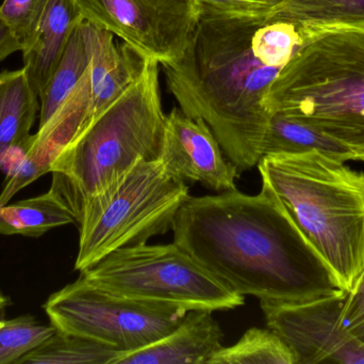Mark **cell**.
<instances>
[{
    "label": "cell",
    "mask_w": 364,
    "mask_h": 364,
    "mask_svg": "<svg viewBox=\"0 0 364 364\" xmlns=\"http://www.w3.org/2000/svg\"><path fill=\"white\" fill-rule=\"evenodd\" d=\"M305 42L301 26L264 15H200L186 51L160 64L186 115L203 119L237 172L262 157L265 95Z\"/></svg>",
    "instance_id": "cell-1"
},
{
    "label": "cell",
    "mask_w": 364,
    "mask_h": 364,
    "mask_svg": "<svg viewBox=\"0 0 364 364\" xmlns=\"http://www.w3.org/2000/svg\"><path fill=\"white\" fill-rule=\"evenodd\" d=\"M174 241L237 294L299 303L342 290L282 203L262 186L188 197L173 224Z\"/></svg>",
    "instance_id": "cell-2"
},
{
    "label": "cell",
    "mask_w": 364,
    "mask_h": 364,
    "mask_svg": "<svg viewBox=\"0 0 364 364\" xmlns=\"http://www.w3.org/2000/svg\"><path fill=\"white\" fill-rule=\"evenodd\" d=\"M257 166L262 186L350 291L364 269V172L318 151L264 155Z\"/></svg>",
    "instance_id": "cell-3"
},
{
    "label": "cell",
    "mask_w": 364,
    "mask_h": 364,
    "mask_svg": "<svg viewBox=\"0 0 364 364\" xmlns=\"http://www.w3.org/2000/svg\"><path fill=\"white\" fill-rule=\"evenodd\" d=\"M159 76V62L149 58L140 76L51 165V187L75 216L139 162L159 160L166 118Z\"/></svg>",
    "instance_id": "cell-4"
},
{
    "label": "cell",
    "mask_w": 364,
    "mask_h": 364,
    "mask_svg": "<svg viewBox=\"0 0 364 364\" xmlns=\"http://www.w3.org/2000/svg\"><path fill=\"white\" fill-rule=\"evenodd\" d=\"M264 104L271 115L316 128L364 162V30H326L306 38Z\"/></svg>",
    "instance_id": "cell-5"
},
{
    "label": "cell",
    "mask_w": 364,
    "mask_h": 364,
    "mask_svg": "<svg viewBox=\"0 0 364 364\" xmlns=\"http://www.w3.org/2000/svg\"><path fill=\"white\" fill-rule=\"evenodd\" d=\"M190 197L186 182L172 177L161 160H142L77 213L79 249L75 269L82 271L111 252L147 244L172 230Z\"/></svg>",
    "instance_id": "cell-6"
},
{
    "label": "cell",
    "mask_w": 364,
    "mask_h": 364,
    "mask_svg": "<svg viewBox=\"0 0 364 364\" xmlns=\"http://www.w3.org/2000/svg\"><path fill=\"white\" fill-rule=\"evenodd\" d=\"M80 277L117 296L192 310H231L245 303L178 244L129 246L111 252Z\"/></svg>",
    "instance_id": "cell-7"
},
{
    "label": "cell",
    "mask_w": 364,
    "mask_h": 364,
    "mask_svg": "<svg viewBox=\"0 0 364 364\" xmlns=\"http://www.w3.org/2000/svg\"><path fill=\"white\" fill-rule=\"evenodd\" d=\"M58 331L82 336L117 353L146 348L172 333L188 311L164 303L117 296L79 277L43 306Z\"/></svg>",
    "instance_id": "cell-8"
},
{
    "label": "cell",
    "mask_w": 364,
    "mask_h": 364,
    "mask_svg": "<svg viewBox=\"0 0 364 364\" xmlns=\"http://www.w3.org/2000/svg\"><path fill=\"white\" fill-rule=\"evenodd\" d=\"M82 21L160 64L186 51L199 15L194 0H76Z\"/></svg>",
    "instance_id": "cell-9"
},
{
    "label": "cell",
    "mask_w": 364,
    "mask_h": 364,
    "mask_svg": "<svg viewBox=\"0 0 364 364\" xmlns=\"http://www.w3.org/2000/svg\"><path fill=\"white\" fill-rule=\"evenodd\" d=\"M346 291L328 296L279 303L260 301L267 327L292 350L296 364L364 363V346L343 324Z\"/></svg>",
    "instance_id": "cell-10"
},
{
    "label": "cell",
    "mask_w": 364,
    "mask_h": 364,
    "mask_svg": "<svg viewBox=\"0 0 364 364\" xmlns=\"http://www.w3.org/2000/svg\"><path fill=\"white\" fill-rule=\"evenodd\" d=\"M91 122L92 94L89 68L80 83L55 115L42 128H38V132L31 135L21 147L11 152L2 162L4 165L9 158L16 157L6 169V182L0 194V207L8 204L19 190L50 172L51 165L60 154Z\"/></svg>",
    "instance_id": "cell-11"
},
{
    "label": "cell",
    "mask_w": 364,
    "mask_h": 364,
    "mask_svg": "<svg viewBox=\"0 0 364 364\" xmlns=\"http://www.w3.org/2000/svg\"><path fill=\"white\" fill-rule=\"evenodd\" d=\"M159 160L172 177L181 181L198 182L215 192L237 188L239 172L209 126L179 107L166 115Z\"/></svg>",
    "instance_id": "cell-12"
},
{
    "label": "cell",
    "mask_w": 364,
    "mask_h": 364,
    "mask_svg": "<svg viewBox=\"0 0 364 364\" xmlns=\"http://www.w3.org/2000/svg\"><path fill=\"white\" fill-rule=\"evenodd\" d=\"M89 47L92 121L110 106L144 70L149 58L126 43L117 44L107 30L81 21Z\"/></svg>",
    "instance_id": "cell-13"
},
{
    "label": "cell",
    "mask_w": 364,
    "mask_h": 364,
    "mask_svg": "<svg viewBox=\"0 0 364 364\" xmlns=\"http://www.w3.org/2000/svg\"><path fill=\"white\" fill-rule=\"evenodd\" d=\"M222 340L212 311L192 310L172 333L146 348L119 353L112 364H208Z\"/></svg>",
    "instance_id": "cell-14"
},
{
    "label": "cell",
    "mask_w": 364,
    "mask_h": 364,
    "mask_svg": "<svg viewBox=\"0 0 364 364\" xmlns=\"http://www.w3.org/2000/svg\"><path fill=\"white\" fill-rule=\"evenodd\" d=\"M82 21L76 0H46L34 31L21 47L23 68L40 96L57 68L66 43Z\"/></svg>",
    "instance_id": "cell-15"
},
{
    "label": "cell",
    "mask_w": 364,
    "mask_h": 364,
    "mask_svg": "<svg viewBox=\"0 0 364 364\" xmlns=\"http://www.w3.org/2000/svg\"><path fill=\"white\" fill-rule=\"evenodd\" d=\"M38 98L23 66L0 73V167L11 152L31 136L40 113Z\"/></svg>",
    "instance_id": "cell-16"
},
{
    "label": "cell",
    "mask_w": 364,
    "mask_h": 364,
    "mask_svg": "<svg viewBox=\"0 0 364 364\" xmlns=\"http://www.w3.org/2000/svg\"><path fill=\"white\" fill-rule=\"evenodd\" d=\"M267 16L297 24L306 38L326 30H364V0H282Z\"/></svg>",
    "instance_id": "cell-17"
},
{
    "label": "cell",
    "mask_w": 364,
    "mask_h": 364,
    "mask_svg": "<svg viewBox=\"0 0 364 364\" xmlns=\"http://www.w3.org/2000/svg\"><path fill=\"white\" fill-rule=\"evenodd\" d=\"M76 216L57 190L0 207V234L43 236L53 229L75 224Z\"/></svg>",
    "instance_id": "cell-18"
},
{
    "label": "cell",
    "mask_w": 364,
    "mask_h": 364,
    "mask_svg": "<svg viewBox=\"0 0 364 364\" xmlns=\"http://www.w3.org/2000/svg\"><path fill=\"white\" fill-rule=\"evenodd\" d=\"M318 151L340 162L356 160L354 154L316 128L282 113L269 119L262 145V156Z\"/></svg>",
    "instance_id": "cell-19"
},
{
    "label": "cell",
    "mask_w": 364,
    "mask_h": 364,
    "mask_svg": "<svg viewBox=\"0 0 364 364\" xmlns=\"http://www.w3.org/2000/svg\"><path fill=\"white\" fill-rule=\"evenodd\" d=\"M91 56L83 36L81 21L73 30L61 59L41 92L40 125L42 128L74 91L90 68Z\"/></svg>",
    "instance_id": "cell-20"
},
{
    "label": "cell",
    "mask_w": 364,
    "mask_h": 364,
    "mask_svg": "<svg viewBox=\"0 0 364 364\" xmlns=\"http://www.w3.org/2000/svg\"><path fill=\"white\" fill-rule=\"evenodd\" d=\"M117 354L106 344L55 329L16 364H112Z\"/></svg>",
    "instance_id": "cell-21"
},
{
    "label": "cell",
    "mask_w": 364,
    "mask_h": 364,
    "mask_svg": "<svg viewBox=\"0 0 364 364\" xmlns=\"http://www.w3.org/2000/svg\"><path fill=\"white\" fill-rule=\"evenodd\" d=\"M209 364H296L286 342L271 329H248L235 345L223 346Z\"/></svg>",
    "instance_id": "cell-22"
},
{
    "label": "cell",
    "mask_w": 364,
    "mask_h": 364,
    "mask_svg": "<svg viewBox=\"0 0 364 364\" xmlns=\"http://www.w3.org/2000/svg\"><path fill=\"white\" fill-rule=\"evenodd\" d=\"M55 331L53 325L41 324L30 314L11 320L0 318V364H16Z\"/></svg>",
    "instance_id": "cell-23"
},
{
    "label": "cell",
    "mask_w": 364,
    "mask_h": 364,
    "mask_svg": "<svg viewBox=\"0 0 364 364\" xmlns=\"http://www.w3.org/2000/svg\"><path fill=\"white\" fill-rule=\"evenodd\" d=\"M46 0H4L0 16L21 41V47L34 31Z\"/></svg>",
    "instance_id": "cell-24"
},
{
    "label": "cell",
    "mask_w": 364,
    "mask_h": 364,
    "mask_svg": "<svg viewBox=\"0 0 364 364\" xmlns=\"http://www.w3.org/2000/svg\"><path fill=\"white\" fill-rule=\"evenodd\" d=\"M198 15H264L278 0H194Z\"/></svg>",
    "instance_id": "cell-25"
},
{
    "label": "cell",
    "mask_w": 364,
    "mask_h": 364,
    "mask_svg": "<svg viewBox=\"0 0 364 364\" xmlns=\"http://www.w3.org/2000/svg\"><path fill=\"white\" fill-rule=\"evenodd\" d=\"M343 324L348 333L364 346V269L353 288L346 292Z\"/></svg>",
    "instance_id": "cell-26"
},
{
    "label": "cell",
    "mask_w": 364,
    "mask_h": 364,
    "mask_svg": "<svg viewBox=\"0 0 364 364\" xmlns=\"http://www.w3.org/2000/svg\"><path fill=\"white\" fill-rule=\"evenodd\" d=\"M21 51V43L0 16V62L16 51Z\"/></svg>",
    "instance_id": "cell-27"
},
{
    "label": "cell",
    "mask_w": 364,
    "mask_h": 364,
    "mask_svg": "<svg viewBox=\"0 0 364 364\" xmlns=\"http://www.w3.org/2000/svg\"><path fill=\"white\" fill-rule=\"evenodd\" d=\"M11 305L10 298L0 291V312H4L6 308Z\"/></svg>",
    "instance_id": "cell-28"
},
{
    "label": "cell",
    "mask_w": 364,
    "mask_h": 364,
    "mask_svg": "<svg viewBox=\"0 0 364 364\" xmlns=\"http://www.w3.org/2000/svg\"><path fill=\"white\" fill-rule=\"evenodd\" d=\"M282 1V0H278V2Z\"/></svg>",
    "instance_id": "cell-29"
}]
</instances>
